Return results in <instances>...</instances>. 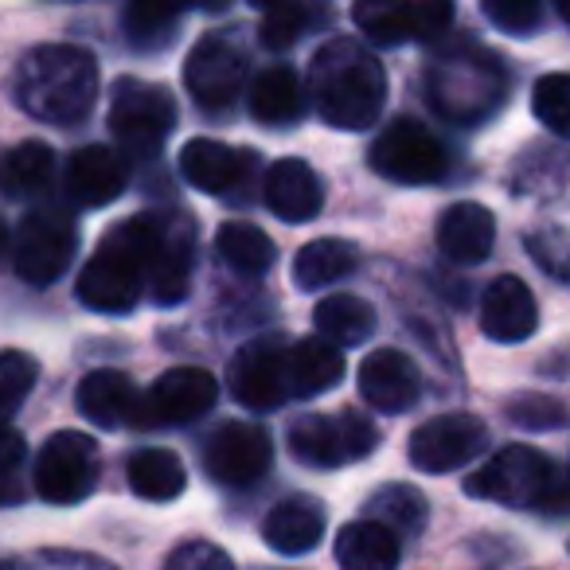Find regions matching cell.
I'll use <instances>...</instances> for the list:
<instances>
[{
    "instance_id": "obj_10",
    "label": "cell",
    "mask_w": 570,
    "mask_h": 570,
    "mask_svg": "<svg viewBox=\"0 0 570 570\" xmlns=\"http://www.w3.org/2000/svg\"><path fill=\"white\" fill-rule=\"evenodd\" d=\"M372 168L395 184H434L445 176L450 157H445V145L426 126L399 118L375 137Z\"/></svg>"
},
{
    "instance_id": "obj_41",
    "label": "cell",
    "mask_w": 570,
    "mask_h": 570,
    "mask_svg": "<svg viewBox=\"0 0 570 570\" xmlns=\"http://www.w3.org/2000/svg\"><path fill=\"white\" fill-rule=\"evenodd\" d=\"M484 17L515 36H528L543 20L539 0H484Z\"/></svg>"
},
{
    "instance_id": "obj_19",
    "label": "cell",
    "mask_w": 570,
    "mask_h": 570,
    "mask_svg": "<svg viewBox=\"0 0 570 570\" xmlns=\"http://www.w3.org/2000/svg\"><path fill=\"white\" fill-rule=\"evenodd\" d=\"M250 168H258V153L235 149V145L212 141V137H196L180 149V173L207 196L238 188Z\"/></svg>"
},
{
    "instance_id": "obj_6",
    "label": "cell",
    "mask_w": 570,
    "mask_h": 570,
    "mask_svg": "<svg viewBox=\"0 0 570 570\" xmlns=\"http://www.w3.org/2000/svg\"><path fill=\"white\" fill-rule=\"evenodd\" d=\"M380 445V430L360 411L344 414H305L289 426V453L313 469H333L360 461Z\"/></svg>"
},
{
    "instance_id": "obj_37",
    "label": "cell",
    "mask_w": 570,
    "mask_h": 570,
    "mask_svg": "<svg viewBox=\"0 0 570 570\" xmlns=\"http://www.w3.org/2000/svg\"><path fill=\"white\" fill-rule=\"evenodd\" d=\"M531 114L551 134L570 137V75H543L531 90Z\"/></svg>"
},
{
    "instance_id": "obj_32",
    "label": "cell",
    "mask_w": 570,
    "mask_h": 570,
    "mask_svg": "<svg viewBox=\"0 0 570 570\" xmlns=\"http://www.w3.org/2000/svg\"><path fill=\"white\" fill-rule=\"evenodd\" d=\"M129 489L145 500H176L188 484V469L173 450H137L126 465Z\"/></svg>"
},
{
    "instance_id": "obj_5",
    "label": "cell",
    "mask_w": 570,
    "mask_h": 570,
    "mask_svg": "<svg viewBox=\"0 0 570 570\" xmlns=\"http://www.w3.org/2000/svg\"><path fill=\"white\" fill-rule=\"evenodd\" d=\"M554 461L543 450L531 445H504L492 461H484L473 476L465 481V492L476 500H492V504L508 508H531L543 504L547 492L554 484Z\"/></svg>"
},
{
    "instance_id": "obj_34",
    "label": "cell",
    "mask_w": 570,
    "mask_h": 570,
    "mask_svg": "<svg viewBox=\"0 0 570 570\" xmlns=\"http://www.w3.org/2000/svg\"><path fill=\"white\" fill-rule=\"evenodd\" d=\"M180 4H160V0H137L126 9V40L137 51H160L173 43L176 24H180Z\"/></svg>"
},
{
    "instance_id": "obj_38",
    "label": "cell",
    "mask_w": 570,
    "mask_h": 570,
    "mask_svg": "<svg viewBox=\"0 0 570 570\" xmlns=\"http://www.w3.org/2000/svg\"><path fill=\"white\" fill-rule=\"evenodd\" d=\"M305 24H309V9L302 4H269L258 20V40L266 51H285L302 40Z\"/></svg>"
},
{
    "instance_id": "obj_9",
    "label": "cell",
    "mask_w": 570,
    "mask_h": 570,
    "mask_svg": "<svg viewBox=\"0 0 570 570\" xmlns=\"http://www.w3.org/2000/svg\"><path fill=\"white\" fill-rule=\"evenodd\" d=\"M176 126V102L165 87L141 79H118L110 102V129L134 157H153Z\"/></svg>"
},
{
    "instance_id": "obj_24",
    "label": "cell",
    "mask_w": 570,
    "mask_h": 570,
    "mask_svg": "<svg viewBox=\"0 0 570 570\" xmlns=\"http://www.w3.org/2000/svg\"><path fill=\"white\" fill-rule=\"evenodd\" d=\"M497 243V219H492L489 207L481 204H453L438 219V246H442L445 258L461 262V266H473L492 254Z\"/></svg>"
},
{
    "instance_id": "obj_7",
    "label": "cell",
    "mask_w": 570,
    "mask_h": 570,
    "mask_svg": "<svg viewBox=\"0 0 570 570\" xmlns=\"http://www.w3.org/2000/svg\"><path fill=\"white\" fill-rule=\"evenodd\" d=\"M32 484L48 504L67 508L79 504L98 484V445L79 430H59L36 453Z\"/></svg>"
},
{
    "instance_id": "obj_26",
    "label": "cell",
    "mask_w": 570,
    "mask_h": 570,
    "mask_svg": "<svg viewBox=\"0 0 570 570\" xmlns=\"http://www.w3.org/2000/svg\"><path fill=\"white\" fill-rule=\"evenodd\" d=\"M344 380V352L333 348L321 336L289 344L285 352V387L294 399H313L321 391H333Z\"/></svg>"
},
{
    "instance_id": "obj_11",
    "label": "cell",
    "mask_w": 570,
    "mask_h": 570,
    "mask_svg": "<svg viewBox=\"0 0 570 570\" xmlns=\"http://www.w3.org/2000/svg\"><path fill=\"white\" fill-rule=\"evenodd\" d=\"M352 20L360 32L380 48H399V43H430L442 40L453 24V9L445 0H419V4H383L367 0L352 9Z\"/></svg>"
},
{
    "instance_id": "obj_29",
    "label": "cell",
    "mask_w": 570,
    "mask_h": 570,
    "mask_svg": "<svg viewBox=\"0 0 570 570\" xmlns=\"http://www.w3.org/2000/svg\"><path fill=\"white\" fill-rule=\"evenodd\" d=\"M56 180V153L43 141H24L0 157V191L9 199L43 196Z\"/></svg>"
},
{
    "instance_id": "obj_22",
    "label": "cell",
    "mask_w": 570,
    "mask_h": 570,
    "mask_svg": "<svg viewBox=\"0 0 570 570\" xmlns=\"http://www.w3.org/2000/svg\"><path fill=\"white\" fill-rule=\"evenodd\" d=\"M126 191V160L106 145H82L67 160V196L82 207H106Z\"/></svg>"
},
{
    "instance_id": "obj_39",
    "label": "cell",
    "mask_w": 570,
    "mask_h": 570,
    "mask_svg": "<svg viewBox=\"0 0 570 570\" xmlns=\"http://www.w3.org/2000/svg\"><path fill=\"white\" fill-rule=\"evenodd\" d=\"M28 458L24 434L12 426H0V508L20 504L24 489H20V465Z\"/></svg>"
},
{
    "instance_id": "obj_3",
    "label": "cell",
    "mask_w": 570,
    "mask_h": 570,
    "mask_svg": "<svg viewBox=\"0 0 570 570\" xmlns=\"http://www.w3.org/2000/svg\"><path fill=\"white\" fill-rule=\"evenodd\" d=\"M160 243V215H137L102 238L79 274V302L95 313H129L141 302L153 254Z\"/></svg>"
},
{
    "instance_id": "obj_21",
    "label": "cell",
    "mask_w": 570,
    "mask_h": 570,
    "mask_svg": "<svg viewBox=\"0 0 570 570\" xmlns=\"http://www.w3.org/2000/svg\"><path fill=\"white\" fill-rule=\"evenodd\" d=\"M191 246H196V230L180 219V215H160V243L149 266L153 297L160 305H176L188 297L191 285Z\"/></svg>"
},
{
    "instance_id": "obj_30",
    "label": "cell",
    "mask_w": 570,
    "mask_h": 570,
    "mask_svg": "<svg viewBox=\"0 0 570 570\" xmlns=\"http://www.w3.org/2000/svg\"><path fill=\"white\" fill-rule=\"evenodd\" d=\"M360 266V254L344 238H317V243H305L294 258V282L297 289L313 294V289H325V285L348 277Z\"/></svg>"
},
{
    "instance_id": "obj_33",
    "label": "cell",
    "mask_w": 570,
    "mask_h": 570,
    "mask_svg": "<svg viewBox=\"0 0 570 570\" xmlns=\"http://www.w3.org/2000/svg\"><path fill=\"white\" fill-rule=\"evenodd\" d=\"M215 250L227 262L235 274L258 277L274 266L277 246L266 230H258L254 223H223L219 235H215Z\"/></svg>"
},
{
    "instance_id": "obj_40",
    "label": "cell",
    "mask_w": 570,
    "mask_h": 570,
    "mask_svg": "<svg viewBox=\"0 0 570 570\" xmlns=\"http://www.w3.org/2000/svg\"><path fill=\"white\" fill-rule=\"evenodd\" d=\"M508 419L520 430H554L567 422V406L547 395H515L508 403Z\"/></svg>"
},
{
    "instance_id": "obj_28",
    "label": "cell",
    "mask_w": 570,
    "mask_h": 570,
    "mask_svg": "<svg viewBox=\"0 0 570 570\" xmlns=\"http://www.w3.org/2000/svg\"><path fill=\"white\" fill-rule=\"evenodd\" d=\"M313 325H317L321 341H328L333 348H352V344L372 341L375 309L356 294H333L325 302H317Z\"/></svg>"
},
{
    "instance_id": "obj_17",
    "label": "cell",
    "mask_w": 570,
    "mask_h": 570,
    "mask_svg": "<svg viewBox=\"0 0 570 570\" xmlns=\"http://www.w3.org/2000/svg\"><path fill=\"white\" fill-rule=\"evenodd\" d=\"M360 395H364V403L375 406V411L403 414L419 403L422 375L406 352L375 348L372 356L360 364Z\"/></svg>"
},
{
    "instance_id": "obj_43",
    "label": "cell",
    "mask_w": 570,
    "mask_h": 570,
    "mask_svg": "<svg viewBox=\"0 0 570 570\" xmlns=\"http://www.w3.org/2000/svg\"><path fill=\"white\" fill-rule=\"evenodd\" d=\"M0 570H114L102 559H87V554H63V551H43L32 559L0 562Z\"/></svg>"
},
{
    "instance_id": "obj_14",
    "label": "cell",
    "mask_w": 570,
    "mask_h": 570,
    "mask_svg": "<svg viewBox=\"0 0 570 570\" xmlns=\"http://www.w3.org/2000/svg\"><path fill=\"white\" fill-rule=\"evenodd\" d=\"M184 82L204 110L219 114L238 98L246 82V56L223 36H204L184 59Z\"/></svg>"
},
{
    "instance_id": "obj_27",
    "label": "cell",
    "mask_w": 570,
    "mask_h": 570,
    "mask_svg": "<svg viewBox=\"0 0 570 570\" xmlns=\"http://www.w3.org/2000/svg\"><path fill=\"white\" fill-rule=\"evenodd\" d=\"M336 562L341 570H395L399 535L375 520H356L336 535Z\"/></svg>"
},
{
    "instance_id": "obj_44",
    "label": "cell",
    "mask_w": 570,
    "mask_h": 570,
    "mask_svg": "<svg viewBox=\"0 0 570 570\" xmlns=\"http://www.w3.org/2000/svg\"><path fill=\"white\" fill-rule=\"evenodd\" d=\"M9 254V227H4V219H0V258Z\"/></svg>"
},
{
    "instance_id": "obj_20",
    "label": "cell",
    "mask_w": 570,
    "mask_h": 570,
    "mask_svg": "<svg viewBox=\"0 0 570 570\" xmlns=\"http://www.w3.org/2000/svg\"><path fill=\"white\" fill-rule=\"evenodd\" d=\"M75 403L87 422L102 430L118 426H137V414H141V391L134 387L126 372H90L87 380L75 391Z\"/></svg>"
},
{
    "instance_id": "obj_31",
    "label": "cell",
    "mask_w": 570,
    "mask_h": 570,
    "mask_svg": "<svg viewBox=\"0 0 570 570\" xmlns=\"http://www.w3.org/2000/svg\"><path fill=\"white\" fill-rule=\"evenodd\" d=\"M305 110V90L294 67H269L254 79L250 87V114L266 126H282V121L302 118Z\"/></svg>"
},
{
    "instance_id": "obj_23",
    "label": "cell",
    "mask_w": 570,
    "mask_h": 570,
    "mask_svg": "<svg viewBox=\"0 0 570 570\" xmlns=\"http://www.w3.org/2000/svg\"><path fill=\"white\" fill-rule=\"evenodd\" d=\"M266 207L285 223H305L321 212L325 204V191H321V180L305 160L285 157L277 165H269L266 173Z\"/></svg>"
},
{
    "instance_id": "obj_18",
    "label": "cell",
    "mask_w": 570,
    "mask_h": 570,
    "mask_svg": "<svg viewBox=\"0 0 570 570\" xmlns=\"http://www.w3.org/2000/svg\"><path fill=\"white\" fill-rule=\"evenodd\" d=\"M539 328V305L515 274H504L481 297V333L500 344H520Z\"/></svg>"
},
{
    "instance_id": "obj_8",
    "label": "cell",
    "mask_w": 570,
    "mask_h": 570,
    "mask_svg": "<svg viewBox=\"0 0 570 570\" xmlns=\"http://www.w3.org/2000/svg\"><path fill=\"white\" fill-rule=\"evenodd\" d=\"M75 246H79V227L67 207H40L32 212L17 230V250L12 266L28 285H51L71 266Z\"/></svg>"
},
{
    "instance_id": "obj_13",
    "label": "cell",
    "mask_w": 570,
    "mask_h": 570,
    "mask_svg": "<svg viewBox=\"0 0 570 570\" xmlns=\"http://www.w3.org/2000/svg\"><path fill=\"white\" fill-rule=\"evenodd\" d=\"M484 438L489 430L473 414H438L411 434L406 458L422 473H450V469L469 465L484 450Z\"/></svg>"
},
{
    "instance_id": "obj_45",
    "label": "cell",
    "mask_w": 570,
    "mask_h": 570,
    "mask_svg": "<svg viewBox=\"0 0 570 570\" xmlns=\"http://www.w3.org/2000/svg\"><path fill=\"white\" fill-rule=\"evenodd\" d=\"M559 17L570 20V0H559Z\"/></svg>"
},
{
    "instance_id": "obj_15",
    "label": "cell",
    "mask_w": 570,
    "mask_h": 570,
    "mask_svg": "<svg viewBox=\"0 0 570 570\" xmlns=\"http://www.w3.org/2000/svg\"><path fill=\"white\" fill-rule=\"evenodd\" d=\"M274 461V445L262 426L250 422H227L212 434L204 445V465L212 481L227 484V489H246V484L262 481Z\"/></svg>"
},
{
    "instance_id": "obj_35",
    "label": "cell",
    "mask_w": 570,
    "mask_h": 570,
    "mask_svg": "<svg viewBox=\"0 0 570 570\" xmlns=\"http://www.w3.org/2000/svg\"><path fill=\"white\" fill-rule=\"evenodd\" d=\"M426 497H422L419 489H411V484H383L380 492H375L372 500H367V520L383 523L387 531H422L426 528Z\"/></svg>"
},
{
    "instance_id": "obj_42",
    "label": "cell",
    "mask_w": 570,
    "mask_h": 570,
    "mask_svg": "<svg viewBox=\"0 0 570 570\" xmlns=\"http://www.w3.org/2000/svg\"><path fill=\"white\" fill-rule=\"evenodd\" d=\"M165 570H235L227 551H219L215 543H204V539H191V543H180L173 554H168Z\"/></svg>"
},
{
    "instance_id": "obj_2",
    "label": "cell",
    "mask_w": 570,
    "mask_h": 570,
    "mask_svg": "<svg viewBox=\"0 0 570 570\" xmlns=\"http://www.w3.org/2000/svg\"><path fill=\"white\" fill-rule=\"evenodd\" d=\"M17 102L51 126H75L98 102V63L87 48L43 43L17 71Z\"/></svg>"
},
{
    "instance_id": "obj_25",
    "label": "cell",
    "mask_w": 570,
    "mask_h": 570,
    "mask_svg": "<svg viewBox=\"0 0 570 570\" xmlns=\"http://www.w3.org/2000/svg\"><path fill=\"white\" fill-rule=\"evenodd\" d=\"M325 535V508L313 497H289L269 508L262 520V539L277 554H309Z\"/></svg>"
},
{
    "instance_id": "obj_12",
    "label": "cell",
    "mask_w": 570,
    "mask_h": 570,
    "mask_svg": "<svg viewBox=\"0 0 570 570\" xmlns=\"http://www.w3.org/2000/svg\"><path fill=\"white\" fill-rule=\"evenodd\" d=\"M219 399V383L204 367H173L141 395L137 430L149 426H188L204 419Z\"/></svg>"
},
{
    "instance_id": "obj_36",
    "label": "cell",
    "mask_w": 570,
    "mask_h": 570,
    "mask_svg": "<svg viewBox=\"0 0 570 570\" xmlns=\"http://www.w3.org/2000/svg\"><path fill=\"white\" fill-rule=\"evenodd\" d=\"M36 375H40V367H36V360L28 352L20 348L0 352V426H9V419L32 395Z\"/></svg>"
},
{
    "instance_id": "obj_1",
    "label": "cell",
    "mask_w": 570,
    "mask_h": 570,
    "mask_svg": "<svg viewBox=\"0 0 570 570\" xmlns=\"http://www.w3.org/2000/svg\"><path fill=\"white\" fill-rule=\"evenodd\" d=\"M309 87L317 98V110L336 129H367L380 121L387 102V71L383 63L356 40H328L313 56Z\"/></svg>"
},
{
    "instance_id": "obj_4",
    "label": "cell",
    "mask_w": 570,
    "mask_h": 570,
    "mask_svg": "<svg viewBox=\"0 0 570 570\" xmlns=\"http://www.w3.org/2000/svg\"><path fill=\"white\" fill-rule=\"evenodd\" d=\"M430 102L438 114L453 121H481L500 106L508 90V79L500 71L497 56L473 43H458L442 59L430 63Z\"/></svg>"
},
{
    "instance_id": "obj_16",
    "label": "cell",
    "mask_w": 570,
    "mask_h": 570,
    "mask_svg": "<svg viewBox=\"0 0 570 570\" xmlns=\"http://www.w3.org/2000/svg\"><path fill=\"white\" fill-rule=\"evenodd\" d=\"M285 352L282 341H254L230 360L227 387L246 411H277L285 403Z\"/></svg>"
}]
</instances>
